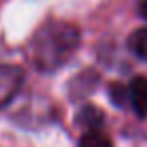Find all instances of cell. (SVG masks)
<instances>
[{"mask_svg":"<svg viewBox=\"0 0 147 147\" xmlns=\"http://www.w3.org/2000/svg\"><path fill=\"white\" fill-rule=\"evenodd\" d=\"M129 103L139 117H147V79L137 77L129 85Z\"/></svg>","mask_w":147,"mask_h":147,"instance_id":"cell-3","label":"cell"},{"mask_svg":"<svg viewBox=\"0 0 147 147\" xmlns=\"http://www.w3.org/2000/svg\"><path fill=\"white\" fill-rule=\"evenodd\" d=\"M129 49L133 55L147 61V28H139L129 36Z\"/></svg>","mask_w":147,"mask_h":147,"instance_id":"cell-5","label":"cell"},{"mask_svg":"<svg viewBox=\"0 0 147 147\" xmlns=\"http://www.w3.org/2000/svg\"><path fill=\"white\" fill-rule=\"evenodd\" d=\"M109 95H111L113 103L119 105V107H123L125 103H129V87H125L121 83H113L109 87Z\"/></svg>","mask_w":147,"mask_h":147,"instance_id":"cell-7","label":"cell"},{"mask_svg":"<svg viewBox=\"0 0 147 147\" xmlns=\"http://www.w3.org/2000/svg\"><path fill=\"white\" fill-rule=\"evenodd\" d=\"M139 10H141V14H143V18H147V0H143V2H141V6H139Z\"/></svg>","mask_w":147,"mask_h":147,"instance_id":"cell-8","label":"cell"},{"mask_svg":"<svg viewBox=\"0 0 147 147\" xmlns=\"http://www.w3.org/2000/svg\"><path fill=\"white\" fill-rule=\"evenodd\" d=\"M77 121H79V125H83L87 131H89V129H99V127L103 125V111L97 109V107H93V105H85V107L79 111Z\"/></svg>","mask_w":147,"mask_h":147,"instance_id":"cell-4","label":"cell"},{"mask_svg":"<svg viewBox=\"0 0 147 147\" xmlns=\"http://www.w3.org/2000/svg\"><path fill=\"white\" fill-rule=\"evenodd\" d=\"M81 45V32L75 24L49 20L28 42V61L40 73H53L71 61Z\"/></svg>","mask_w":147,"mask_h":147,"instance_id":"cell-1","label":"cell"},{"mask_svg":"<svg viewBox=\"0 0 147 147\" xmlns=\"http://www.w3.org/2000/svg\"><path fill=\"white\" fill-rule=\"evenodd\" d=\"M24 73L12 65H0V109L6 107L20 91Z\"/></svg>","mask_w":147,"mask_h":147,"instance_id":"cell-2","label":"cell"},{"mask_svg":"<svg viewBox=\"0 0 147 147\" xmlns=\"http://www.w3.org/2000/svg\"><path fill=\"white\" fill-rule=\"evenodd\" d=\"M79 147H113V145L103 133H99L97 129H89L79 139Z\"/></svg>","mask_w":147,"mask_h":147,"instance_id":"cell-6","label":"cell"}]
</instances>
